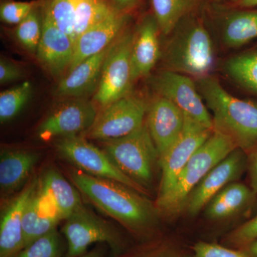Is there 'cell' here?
Here are the masks:
<instances>
[{
  "mask_svg": "<svg viewBox=\"0 0 257 257\" xmlns=\"http://www.w3.org/2000/svg\"><path fill=\"white\" fill-rule=\"evenodd\" d=\"M71 180L96 207L126 229L143 233L152 229L160 216L158 209L141 193L124 184L72 170Z\"/></svg>",
  "mask_w": 257,
  "mask_h": 257,
  "instance_id": "6da1fadb",
  "label": "cell"
},
{
  "mask_svg": "<svg viewBox=\"0 0 257 257\" xmlns=\"http://www.w3.org/2000/svg\"><path fill=\"white\" fill-rule=\"evenodd\" d=\"M212 118L213 130L229 138L247 152L257 143V106L229 94L215 77L196 80Z\"/></svg>",
  "mask_w": 257,
  "mask_h": 257,
  "instance_id": "7a4b0ae2",
  "label": "cell"
},
{
  "mask_svg": "<svg viewBox=\"0 0 257 257\" xmlns=\"http://www.w3.org/2000/svg\"><path fill=\"white\" fill-rule=\"evenodd\" d=\"M161 59L167 70L193 79L210 75L214 65V50L209 31L194 14L183 19L170 32Z\"/></svg>",
  "mask_w": 257,
  "mask_h": 257,
  "instance_id": "3957f363",
  "label": "cell"
},
{
  "mask_svg": "<svg viewBox=\"0 0 257 257\" xmlns=\"http://www.w3.org/2000/svg\"><path fill=\"white\" fill-rule=\"evenodd\" d=\"M238 149L222 134L213 131L184 166L175 184L165 195L157 197L155 205L160 216L172 219L185 210L191 193L219 162Z\"/></svg>",
  "mask_w": 257,
  "mask_h": 257,
  "instance_id": "277c9868",
  "label": "cell"
},
{
  "mask_svg": "<svg viewBox=\"0 0 257 257\" xmlns=\"http://www.w3.org/2000/svg\"><path fill=\"white\" fill-rule=\"evenodd\" d=\"M104 151L123 173L148 190L154 180L160 154L146 124L133 133L103 142Z\"/></svg>",
  "mask_w": 257,
  "mask_h": 257,
  "instance_id": "5b68a950",
  "label": "cell"
},
{
  "mask_svg": "<svg viewBox=\"0 0 257 257\" xmlns=\"http://www.w3.org/2000/svg\"><path fill=\"white\" fill-rule=\"evenodd\" d=\"M133 36L134 32L125 30L109 47L94 94V99L101 106H108L131 94Z\"/></svg>",
  "mask_w": 257,
  "mask_h": 257,
  "instance_id": "8992f818",
  "label": "cell"
},
{
  "mask_svg": "<svg viewBox=\"0 0 257 257\" xmlns=\"http://www.w3.org/2000/svg\"><path fill=\"white\" fill-rule=\"evenodd\" d=\"M56 146L62 158L84 173L119 182L143 195H148L147 189L123 173L104 150H99L85 138L78 135L64 137L58 140Z\"/></svg>",
  "mask_w": 257,
  "mask_h": 257,
  "instance_id": "52a82bcc",
  "label": "cell"
},
{
  "mask_svg": "<svg viewBox=\"0 0 257 257\" xmlns=\"http://www.w3.org/2000/svg\"><path fill=\"white\" fill-rule=\"evenodd\" d=\"M62 231L67 241V257L82 256L94 243H106L116 253L122 248L117 230L84 205L66 219Z\"/></svg>",
  "mask_w": 257,
  "mask_h": 257,
  "instance_id": "ba28073f",
  "label": "cell"
},
{
  "mask_svg": "<svg viewBox=\"0 0 257 257\" xmlns=\"http://www.w3.org/2000/svg\"><path fill=\"white\" fill-rule=\"evenodd\" d=\"M150 85L156 95L172 101L184 115L213 130L210 112L192 77L162 69L150 77Z\"/></svg>",
  "mask_w": 257,
  "mask_h": 257,
  "instance_id": "9c48e42d",
  "label": "cell"
},
{
  "mask_svg": "<svg viewBox=\"0 0 257 257\" xmlns=\"http://www.w3.org/2000/svg\"><path fill=\"white\" fill-rule=\"evenodd\" d=\"M148 105L143 98L132 94L118 99L98 115L88 138L106 142L133 133L145 122Z\"/></svg>",
  "mask_w": 257,
  "mask_h": 257,
  "instance_id": "30bf717a",
  "label": "cell"
},
{
  "mask_svg": "<svg viewBox=\"0 0 257 257\" xmlns=\"http://www.w3.org/2000/svg\"><path fill=\"white\" fill-rule=\"evenodd\" d=\"M184 116L183 131L168 151L160 159L162 176L157 197L165 195L170 190L184 166L213 133L212 130Z\"/></svg>",
  "mask_w": 257,
  "mask_h": 257,
  "instance_id": "8fae6325",
  "label": "cell"
},
{
  "mask_svg": "<svg viewBox=\"0 0 257 257\" xmlns=\"http://www.w3.org/2000/svg\"><path fill=\"white\" fill-rule=\"evenodd\" d=\"M247 169V157L241 149H236L221 161L202 179L187 200L185 210L197 216L221 189L236 182Z\"/></svg>",
  "mask_w": 257,
  "mask_h": 257,
  "instance_id": "7c38bea8",
  "label": "cell"
},
{
  "mask_svg": "<svg viewBox=\"0 0 257 257\" xmlns=\"http://www.w3.org/2000/svg\"><path fill=\"white\" fill-rule=\"evenodd\" d=\"M97 116L94 104L82 98H76L66 101L51 113L39 126L37 135L44 141L57 137L78 135L89 131Z\"/></svg>",
  "mask_w": 257,
  "mask_h": 257,
  "instance_id": "4fadbf2b",
  "label": "cell"
},
{
  "mask_svg": "<svg viewBox=\"0 0 257 257\" xmlns=\"http://www.w3.org/2000/svg\"><path fill=\"white\" fill-rule=\"evenodd\" d=\"M74 48V40L55 25L44 8L42 36L36 52L42 67L53 77H59L69 69Z\"/></svg>",
  "mask_w": 257,
  "mask_h": 257,
  "instance_id": "5bb4252c",
  "label": "cell"
},
{
  "mask_svg": "<svg viewBox=\"0 0 257 257\" xmlns=\"http://www.w3.org/2000/svg\"><path fill=\"white\" fill-rule=\"evenodd\" d=\"M185 116L175 104L162 96L149 104L145 122L160 159L179 138L184 126Z\"/></svg>",
  "mask_w": 257,
  "mask_h": 257,
  "instance_id": "9a60e30c",
  "label": "cell"
},
{
  "mask_svg": "<svg viewBox=\"0 0 257 257\" xmlns=\"http://www.w3.org/2000/svg\"><path fill=\"white\" fill-rule=\"evenodd\" d=\"M128 15L115 11L105 20L93 25L77 37L73 60L69 71L89 57L108 48L124 31Z\"/></svg>",
  "mask_w": 257,
  "mask_h": 257,
  "instance_id": "2e32d148",
  "label": "cell"
},
{
  "mask_svg": "<svg viewBox=\"0 0 257 257\" xmlns=\"http://www.w3.org/2000/svg\"><path fill=\"white\" fill-rule=\"evenodd\" d=\"M160 34L153 15L144 19L134 32L131 54L134 82L148 76L161 59Z\"/></svg>",
  "mask_w": 257,
  "mask_h": 257,
  "instance_id": "e0dca14e",
  "label": "cell"
},
{
  "mask_svg": "<svg viewBox=\"0 0 257 257\" xmlns=\"http://www.w3.org/2000/svg\"><path fill=\"white\" fill-rule=\"evenodd\" d=\"M38 184V181H32L3 213L0 224V257H15L23 249L24 211Z\"/></svg>",
  "mask_w": 257,
  "mask_h": 257,
  "instance_id": "ac0fdd59",
  "label": "cell"
},
{
  "mask_svg": "<svg viewBox=\"0 0 257 257\" xmlns=\"http://www.w3.org/2000/svg\"><path fill=\"white\" fill-rule=\"evenodd\" d=\"M109 47L100 53L83 61L72 70L69 71L67 75L59 83L56 90L57 95L82 98L96 92Z\"/></svg>",
  "mask_w": 257,
  "mask_h": 257,
  "instance_id": "d6986e66",
  "label": "cell"
},
{
  "mask_svg": "<svg viewBox=\"0 0 257 257\" xmlns=\"http://www.w3.org/2000/svg\"><path fill=\"white\" fill-rule=\"evenodd\" d=\"M60 221V215L55 204L40 194L37 187L24 211L23 248L55 229Z\"/></svg>",
  "mask_w": 257,
  "mask_h": 257,
  "instance_id": "ffe728a7",
  "label": "cell"
},
{
  "mask_svg": "<svg viewBox=\"0 0 257 257\" xmlns=\"http://www.w3.org/2000/svg\"><path fill=\"white\" fill-rule=\"evenodd\" d=\"M256 194L246 184L231 182L208 203L204 208L205 215L210 220H226L251 207Z\"/></svg>",
  "mask_w": 257,
  "mask_h": 257,
  "instance_id": "44dd1931",
  "label": "cell"
},
{
  "mask_svg": "<svg viewBox=\"0 0 257 257\" xmlns=\"http://www.w3.org/2000/svg\"><path fill=\"white\" fill-rule=\"evenodd\" d=\"M37 153L26 150H8L0 157V187L4 193L17 190L25 182L38 162Z\"/></svg>",
  "mask_w": 257,
  "mask_h": 257,
  "instance_id": "7402d4cb",
  "label": "cell"
},
{
  "mask_svg": "<svg viewBox=\"0 0 257 257\" xmlns=\"http://www.w3.org/2000/svg\"><path fill=\"white\" fill-rule=\"evenodd\" d=\"M221 37L228 48H238L257 38V10H237L225 15Z\"/></svg>",
  "mask_w": 257,
  "mask_h": 257,
  "instance_id": "603a6c76",
  "label": "cell"
},
{
  "mask_svg": "<svg viewBox=\"0 0 257 257\" xmlns=\"http://www.w3.org/2000/svg\"><path fill=\"white\" fill-rule=\"evenodd\" d=\"M40 187L55 203L62 220L83 206L79 192L57 171H47Z\"/></svg>",
  "mask_w": 257,
  "mask_h": 257,
  "instance_id": "cb8c5ba5",
  "label": "cell"
},
{
  "mask_svg": "<svg viewBox=\"0 0 257 257\" xmlns=\"http://www.w3.org/2000/svg\"><path fill=\"white\" fill-rule=\"evenodd\" d=\"M161 35L167 37L183 19L194 14L201 0H150Z\"/></svg>",
  "mask_w": 257,
  "mask_h": 257,
  "instance_id": "d4e9b609",
  "label": "cell"
},
{
  "mask_svg": "<svg viewBox=\"0 0 257 257\" xmlns=\"http://www.w3.org/2000/svg\"><path fill=\"white\" fill-rule=\"evenodd\" d=\"M224 70L240 87L257 95V51L231 57L225 62Z\"/></svg>",
  "mask_w": 257,
  "mask_h": 257,
  "instance_id": "484cf974",
  "label": "cell"
},
{
  "mask_svg": "<svg viewBox=\"0 0 257 257\" xmlns=\"http://www.w3.org/2000/svg\"><path fill=\"white\" fill-rule=\"evenodd\" d=\"M116 10L108 0H78L75 13V42L93 25L105 20Z\"/></svg>",
  "mask_w": 257,
  "mask_h": 257,
  "instance_id": "4316f807",
  "label": "cell"
},
{
  "mask_svg": "<svg viewBox=\"0 0 257 257\" xmlns=\"http://www.w3.org/2000/svg\"><path fill=\"white\" fill-rule=\"evenodd\" d=\"M32 85L28 81L2 92L0 94V122H8L14 119L30 101Z\"/></svg>",
  "mask_w": 257,
  "mask_h": 257,
  "instance_id": "83f0119b",
  "label": "cell"
},
{
  "mask_svg": "<svg viewBox=\"0 0 257 257\" xmlns=\"http://www.w3.org/2000/svg\"><path fill=\"white\" fill-rule=\"evenodd\" d=\"M78 0H49L45 8L55 25L75 43L74 26Z\"/></svg>",
  "mask_w": 257,
  "mask_h": 257,
  "instance_id": "f1b7e54d",
  "label": "cell"
},
{
  "mask_svg": "<svg viewBox=\"0 0 257 257\" xmlns=\"http://www.w3.org/2000/svg\"><path fill=\"white\" fill-rule=\"evenodd\" d=\"M42 18L37 7L32 10L15 30V37L19 43L32 54H36L41 39Z\"/></svg>",
  "mask_w": 257,
  "mask_h": 257,
  "instance_id": "f546056e",
  "label": "cell"
},
{
  "mask_svg": "<svg viewBox=\"0 0 257 257\" xmlns=\"http://www.w3.org/2000/svg\"><path fill=\"white\" fill-rule=\"evenodd\" d=\"M64 243L57 228L35 240L15 257H60Z\"/></svg>",
  "mask_w": 257,
  "mask_h": 257,
  "instance_id": "4dcf8cb0",
  "label": "cell"
},
{
  "mask_svg": "<svg viewBox=\"0 0 257 257\" xmlns=\"http://www.w3.org/2000/svg\"><path fill=\"white\" fill-rule=\"evenodd\" d=\"M36 7L37 3L35 1L5 2L0 7V18L8 25H18Z\"/></svg>",
  "mask_w": 257,
  "mask_h": 257,
  "instance_id": "1f68e13d",
  "label": "cell"
},
{
  "mask_svg": "<svg viewBox=\"0 0 257 257\" xmlns=\"http://www.w3.org/2000/svg\"><path fill=\"white\" fill-rule=\"evenodd\" d=\"M194 257H256L249 252L224 247L216 243L198 242L193 247Z\"/></svg>",
  "mask_w": 257,
  "mask_h": 257,
  "instance_id": "d6a6232c",
  "label": "cell"
},
{
  "mask_svg": "<svg viewBox=\"0 0 257 257\" xmlns=\"http://www.w3.org/2000/svg\"><path fill=\"white\" fill-rule=\"evenodd\" d=\"M257 240V215L252 219L240 225L228 236V242L241 247H247L248 245Z\"/></svg>",
  "mask_w": 257,
  "mask_h": 257,
  "instance_id": "836d02e7",
  "label": "cell"
},
{
  "mask_svg": "<svg viewBox=\"0 0 257 257\" xmlns=\"http://www.w3.org/2000/svg\"><path fill=\"white\" fill-rule=\"evenodd\" d=\"M22 69L17 64L2 57L0 60V83L7 84L23 78Z\"/></svg>",
  "mask_w": 257,
  "mask_h": 257,
  "instance_id": "e575fe53",
  "label": "cell"
},
{
  "mask_svg": "<svg viewBox=\"0 0 257 257\" xmlns=\"http://www.w3.org/2000/svg\"><path fill=\"white\" fill-rule=\"evenodd\" d=\"M247 157V169L250 187L257 194V143L246 152Z\"/></svg>",
  "mask_w": 257,
  "mask_h": 257,
  "instance_id": "d590c367",
  "label": "cell"
},
{
  "mask_svg": "<svg viewBox=\"0 0 257 257\" xmlns=\"http://www.w3.org/2000/svg\"><path fill=\"white\" fill-rule=\"evenodd\" d=\"M130 257H188L168 246H159L135 253Z\"/></svg>",
  "mask_w": 257,
  "mask_h": 257,
  "instance_id": "8d00e7d4",
  "label": "cell"
},
{
  "mask_svg": "<svg viewBox=\"0 0 257 257\" xmlns=\"http://www.w3.org/2000/svg\"><path fill=\"white\" fill-rule=\"evenodd\" d=\"M110 1L111 5L117 11L128 14V12L138 6L140 0H110Z\"/></svg>",
  "mask_w": 257,
  "mask_h": 257,
  "instance_id": "74e56055",
  "label": "cell"
},
{
  "mask_svg": "<svg viewBox=\"0 0 257 257\" xmlns=\"http://www.w3.org/2000/svg\"><path fill=\"white\" fill-rule=\"evenodd\" d=\"M78 257H104V249L101 247H96L89 251Z\"/></svg>",
  "mask_w": 257,
  "mask_h": 257,
  "instance_id": "f35d334b",
  "label": "cell"
},
{
  "mask_svg": "<svg viewBox=\"0 0 257 257\" xmlns=\"http://www.w3.org/2000/svg\"><path fill=\"white\" fill-rule=\"evenodd\" d=\"M240 6L243 8H251L257 6V0H240Z\"/></svg>",
  "mask_w": 257,
  "mask_h": 257,
  "instance_id": "ab89813d",
  "label": "cell"
},
{
  "mask_svg": "<svg viewBox=\"0 0 257 257\" xmlns=\"http://www.w3.org/2000/svg\"><path fill=\"white\" fill-rule=\"evenodd\" d=\"M248 251L253 256L257 257V240L250 243L247 246Z\"/></svg>",
  "mask_w": 257,
  "mask_h": 257,
  "instance_id": "60d3db41",
  "label": "cell"
},
{
  "mask_svg": "<svg viewBox=\"0 0 257 257\" xmlns=\"http://www.w3.org/2000/svg\"><path fill=\"white\" fill-rule=\"evenodd\" d=\"M217 2H228V3H238L240 2V0H215Z\"/></svg>",
  "mask_w": 257,
  "mask_h": 257,
  "instance_id": "b9f144b4",
  "label": "cell"
}]
</instances>
